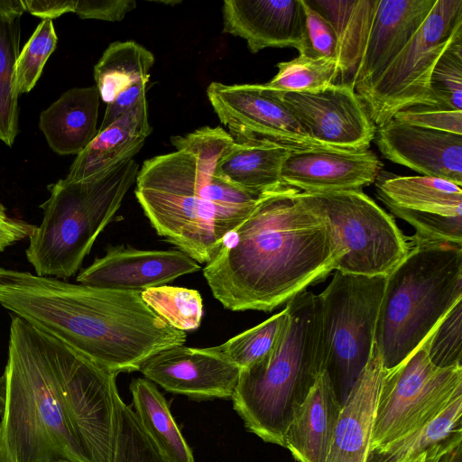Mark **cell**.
I'll return each instance as SVG.
<instances>
[{
	"instance_id": "cell-11",
	"label": "cell",
	"mask_w": 462,
	"mask_h": 462,
	"mask_svg": "<svg viewBox=\"0 0 462 462\" xmlns=\"http://www.w3.org/2000/svg\"><path fill=\"white\" fill-rule=\"evenodd\" d=\"M344 251L335 270L363 276H387L407 255L412 242L393 217L362 190L311 194Z\"/></svg>"
},
{
	"instance_id": "cell-46",
	"label": "cell",
	"mask_w": 462,
	"mask_h": 462,
	"mask_svg": "<svg viewBox=\"0 0 462 462\" xmlns=\"http://www.w3.org/2000/svg\"><path fill=\"white\" fill-rule=\"evenodd\" d=\"M25 12L22 0H0V14L7 17L21 16Z\"/></svg>"
},
{
	"instance_id": "cell-32",
	"label": "cell",
	"mask_w": 462,
	"mask_h": 462,
	"mask_svg": "<svg viewBox=\"0 0 462 462\" xmlns=\"http://www.w3.org/2000/svg\"><path fill=\"white\" fill-rule=\"evenodd\" d=\"M277 74L265 85L282 92H305L337 83L340 69L336 59H313L299 55L277 64Z\"/></svg>"
},
{
	"instance_id": "cell-5",
	"label": "cell",
	"mask_w": 462,
	"mask_h": 462,
	"mask_svg": "<svg viewBox=\"0 0 462 462\" xmlns=\"http://www.w3.org/2000/svg\"><path fill=\"white\" fill-rule=\"evenodd\" d=\"M287 318L271 352L240 369L233 407L246 430L284 448L293 414L324 371L319 294L303 291L287 304Z\"/></svg>"
},
{
	"instance_id": "cell-8",
	"label": "cell",
	"mask_w": 462,
	"mask_h": 462,
	"mask_svg": "<svg viewBox=\"0 0 462 462\" xmlns=\"http://www.w3.org/2000/svg\"><path fill=\"white\" fill-rule=\"evenodd\" d=\"M385 282L336 271L319 294L324 371L342 404L370 358Z\"/></svg>"
},
{
	"instance_id": "cell-23",
	"label": "cell",
	"mask_w": 462,
	"mask_h": 462,
	"mask_svg": "<svg viewBox=\"0 0 462 462\" xmlns=\"http://www.w3.org/2000/svg\"><path fill=\"white\" fill-rule=\"evenodd\" d=\"M100 95L96 86L73 88L40 115L39 126L60 155L79 154L97 135Z\"/></svg>"
},
{
	"instance_id": "cell-27",
	"label": "cell",
	"mask_w": 462,
	"mask_h": 462,
	"mask_svg": "<svg viewBox=\"0 0 462 462\" xmlns=\"http://www.w3.org/2000/svg\"><path fill=\"white\" fill-rule=\"evenodd\" d=\"M129 389L139 421L170 462H194L192 450L155 384L146 378H136Z\"/></svg>"
},
{
	"instance_id": "cell-2",
	"label": "cell",
	"mask_w": 462,
	"mask_h": 462,
	"mask_svg": "<svg viewBox=\"0 0 462 462\" xmlns=\"http://www.w3.org/2000/svg\"><path fill=\"white\" fill-rule=\"evenodd\" d=\"M343 255L316 199L284 185L262 194L203 275L225 309L269 312L326 279Z\"/></svg>"
},
{
	"instance_id": "cell-47",
	"label": "cell",
	"mask_w": 462,
	"mask_h": 462,
	"mask_svg": "<svg viewBox=\"0 0 462 462\" xmlns=\"http://www.w3.org/2000/svg\"><path fill=\"white\" fill-rule=\"evenodd\" d=\"M438 462H462V443L442 455Z\"/></svg>"
},
{
	"instance_id": "cell-31",
	"label": "cell",
	"mask_w": 462,
	"mask_h": 462,
	"mask_svg": "<svg viewBox=\"0 0 462 462\" xmlns=\"http://www.w3.org/2000/svg\"><path fill=\"white\" fill-rule=\"evenodd\" d=\"M140 293L143 301L173 328L186 332L200 326L203 302L197 290L162 285Z\"/></svg>"
},
{
	"instance_id": "cell-25",
	"label": "cell",
	"mask_w": 462,
	"mask_h": 462,
	"mask_svg": "<svg viewBox=\"0 0 462 462\" xmlns=\"http://www.w3.org/2000/svg\"><path fill=\"white\" fill-rule=\"evenodd\" d=\"M374 183L377 197L386 206L462 217L461 187L448 180L426 175L399 176L381 171Z\"/></svg>"
},
{
	"instance_id": "cell-20",
	"label": "cell",
	"mask_w": 462,
	"mask_h": 462,
	"mask_svg": "<svg viewBox=\"0 0 462 462\" xmlns=\"http://www.w3.org/2000/svg\"><path fill=\"white\" fill-rule=\"evenodd\" d=\"M385 372L374 343L366 365L342 405L327 462L365 461Z\"/></svg>"
},
{
	"instance_id": "cell-12",
	"label": "cell",
	"mask_w": 462,
	"mask_h": 462,
	"mask_svg": "<svg viewBox=\"0 0 462 462\" xmlns=\"http://www.w3.org/2000/svg\"><path fill=\"white\" fill-rule=\"evenodd\" d=\"M207 96L236 143L268 141L291 151L328 149L307 134L278 91L265 84L212 82Z\"/></svg>"
},
{
	"instance_id": "cell-4",
	"label": "cell",
	"mask_w": 462,
	"mask_h": 462,
	"mask_svg": "<svg viewBox=\"0 0 462 462\" xmlns=\"http://www.w3.org/2000/svg\"><path fill=\"white\" fill-rule=\"evenodd\" d=\"M234 142L220 126L172 136L176 151L146 160L135 179L136 199L152 226L199 263L217 254L262 196L215 174Z\"/></svg>"
},
{
	"instance_id": "cell-6",
	"label": "cell",
	"mask_w": 462,
	"mask_h": 462,
	"mask_svg": "<svg viewBox=\"0 0 462 462\" xmlns=\"http://www.w3.org/2000/svg\"><path fill=\"white\" fill-rule=\"evenodd\" d=\"M386 276L374 333L385 371L412 354L462 300V245L411 237Z\"/></svg>"
},
{
	"instance_id": "cell-45",
	"label": "cell",
	"mask_w": 462,
	"mask_h": 462,
	"mask_svg": "<svg viewBox=\"0 0 462 462\" xmlns=\"http://www.w3.org/2000/svg\"><path fill=\"white\" fill-rule=\"evenodd\" d=\"M459 443H462V435H458L445 441L439 442L429 448L408 462H438L442 455H444L446 452Z\"/></svg>"
},
{
	"instance_id": "cell-38",
	"label": "cell",
	"mask_w": 462,
	"mask_h": 462,
	"mask_svg": "<svg viewBox=\"0 0 462 462\" xmlns=\"http://www.w3.org/2000/svg\"><path fill=\"white\" fill-rule=\"evenodd\" d=\"M387 208L415 228L416 238L462 245V217L420 212L394 206Z\"/></svg>"
},
{
	"instance_id": "cell-26",
	"label": "cell",
	"mask_w": 462,
	"mask_h": 462,
	"mask_svg": "<svg viewBox=\"0 0 462 462\" xmlns=\"http://www.w3.org/2000/svg\"><path fill=\"white\" fill-rule=\"evenodd\" d=\"M379 0H306L333 26L337 42V83L353 79L372 27Z\"/></svg>"
},
{
	"instance_id": "cell-15",
	"label": "cell",
	"mask_w": 462,
	"mask_h": 462,
	"mask_svg": "<svg viewBox=\"0 0 462 462\" xmlns=\"http://www.w3.org/2000/svg\"><path fill=\"white\" fill-rule=\"evenodd\" d=\"M201 269L199 263L179 249H138L110 246L77 276V282L104 289L143 291L166 285Z\"/></svg>"
},
{
	"instance_id": "cell-44",
	"label": "cell",
	"mask_w": 462,
	"mask_h": 462,
	"mask_svg": "<svg viewBox=\"0 0 462 462\" xmlns=\"http://www.w3.org/2000/svg\"><path fill=\"white\" fill-rule=\"evenodd\" d=\"M76 0H27L23 1L25 12L43 19L58 18L73 13Z\"/></svg>"
},
{
	"instance_id": "cell-19",
	"label": "cell",
	"mask_w": 462,
	"mask_h": 462,
	"mask_svg": "<svg viewBox=\"0 0 462 462\" xmlns=\"http://www.w3.org/2000/svg\"><path fill=\"white\" fill-rule=\"evenodd\" d=\"M436 0H379L356 71V94L367 88L387 68L422 24Z\"/></svg>"
},
{
	"instance_id": "cell-1",
	"label": "cell",
	"mask_w": 462,
	"mask_h": 462,
	"mask_svg": "<svg viewBox=\"0 0 462 462\" xmlns=\"http://www.w3.org/2000/svg\"><path fill=\"white\" fill-rule=\"evenodd\" d=\"M0 462H113L117 374L11 314Z\"/></svg>"
},
{
	"instance_id": "cell-30",
	"label": "cell",
	"mask_w": 462,
	"mask_h": 462,
	"mask_svg": "<svg viewBox=\"0 0 462 462\" xmlns=\"http://www.w3.org/2000/svg\"><path fill=\"white\" fill-rule=\"evenodd\" d=\"M458 435H462V396L412 435L370 449L365 462H408L429 448Z\"/></svg>"
},
{
	"instance_id": "cell-18",
	"label": "cell",
	"mask_w": 462,
	"mask_h": 462,
	"mask_svg": "<svg viewBox=\"0 0 462 462\" xmlns=\"http://www.w3.org/2000/svg\"><path fill=\"white\" fill-rule=\"evenodd\" d=\"M224 32L241 37L252 53L265 48L300 46L305 32L302 0H226Z\"/></svg>"
},
{
	"instance_id": "cell-36",
	"label": "cell",
	"mask_w": 462,
	"mask_h": 462,
	"mask_svg": "<svg viewBox=\"0 0 462 462\" xmlns=\"http://www.w3.org/2000/svg\"><path fill=\"white\" fill-rule=\"evenodd\" d=\"M426 339L428 356L435 366H462V300L445 314Z\"/></svg>"
},
{
	"instance_id": "cell-24",
	"label": "cell",
	"mask_w": 462,
	"mask_h": 462,
	"mask_svg": "<svg viewBox=\"0 0 462 462\" xmlns=\"http://www.w3.org/2000/svg\"><path fill=\"white\" fill-rule=\"evenodd\" d=\"M291 151L268 141L234 142L218 159L214 172L236 188L262 195L284 186L281 170Z\"/></svg>"
},
{
	"instance_id": "cell-28",
	"label": "cell",
	"mask_w": 462,
	"mask_h": 462,
	"mask_svg": "<svg viewBox=\"0 0 462 462\" xmlns=\"http://www.w3.org/2000/svg\"><path fill=\"white\" fill-rule=\"evenodd\" d=\"M153 54L133 41L112 42L94 67L100 98L107 105L141 80L149 81Z\"/></svg>"
},
{
	"instance_id": "cell-22",
	"label": "cell",
	"mask_w": 462,
	"mask_h": 462,
	"mask_svg": "<svg viewBox=\"0 0 462 462\" xmlns=\"http://www.w3.org/2000/svg\"><path fill=\"white\" fill-rule=\"evenodd\" d=\"M323 371L295 411L284 435V448L298 462H327L342 409Z\"/></svg>"
},
{
	"instance_id": "cell-39",
	"label": "cell",
	"mask_w": 462,
	"mask_h": 462,
	"mask_svg": "<svg viewBox=\"0 0 462 462\" xmlns=\"http://www.w3.org/2000/svg\"><path fill=\"white\" fill-rule=\"evenodd\" d=\"M305 13V32L299 47V55L313 59H336L338 42L331 23L302 0Z\"/></svg>"
},
{
	"instance_id": "cell-49",
	"label": "cell",
	"mask_w": 462,
	"mask_h": 462,
	"mask_svg": "<svg viewBox=\"0 0 462 462\" xmlns=\"http://www.w3.org/2000/svg\"><path fill=\"white\" fill-rule=\"evenodd\" d=\"M60 462H68V461H60Z\"/></svg>"
},
{
	"instance_id": "cell-40",
	"label": "cell",
	"mask_w": 462,
	"mask_h": 462,
	"mask_svg": "<svg viewBox=\"0 0 462 462\" xmlns=\"http://www.w3.org/2000/svg\"><path fill=\"white\" fill-rule=\"evenodd\" d=\"M394 120L462 135V111L439 105H415L398 111Z\"/></svg>"
},
{
	"instance_id": "cell-7",
	"label": "cell",
	"mask_w": 462,
	"mask_h": 462,
	"mask_svg": "<svg viewBox=\"0 0 462 462\" xmlns=\"http://www.w3.org/2000/svg\"><path fill=\"white\" fill-rule=\"evenodd\" d=\"M138 171V163L132 159L100 178L60 179L49 187L50 197L40 206L43 217L30 235L25 250L35 274L65 280L79 270L119 209Z\"/></svg>"
},
{
	"instance_id": "cell-3",
	"label": "cell",
	"mask_w": 462,
	"mask_h": 462,
	"mask_svg": "<svg viewBox=\"0 0 462 462\" xmlns=\"http://www.w3.org/2000/svg\"><path fill=\"white\" fill-rule=\"evenodd\" d=\"M0 305L117 374L186 341L137 291L0 267Z\"/></svg>"
},
{
	"instance_id": "cell-13",
	"label": "cell",
	"mask_w": 462,
	"mask_h": 462,
	"mask_svg": "<svg viewBox=\"0 0 462 462\" xmlns=\"http://www.w3.org/2000/svg\"><path fill=\"white\" fill-rule=\"evenodd\" d=\"M278 93L318 143L337 150L369 149L376 125L352 85L336 83L315 91Z\"/></svg>"
},
{
	"instance_id": "cell-29",
	"label": "cell",
	"mask_w": 462,
	"mask_h": 462,
	"mask_svg": "<svg viewBox=\"0 0 462 462\" xmlns=\"http://www.w3.org/2000/svg\"><path fill=\"white\" fill-rule=\"evenodd\" d=\"M21 16L0 14V140L12 146L18 134L19 93L15 64L20 54Z\"/></svg>"
},
{
	"instance_id": "cell-43",
	"label": "cell",
	"mask_w": 462,
	"mask_h": 462,
	"mask_svg": "<svg viewBox=\"0 0 462 462\" xmlns=\"http://www.w3.org/2000/svg\"><path fill=\"white\" fill-rule=\"evenodd\" d=\"M35 226L23 220L10 217L5 208L0 203V252L29 237Z\"/></svg>"
},
{
	"instance_id": "cell-14",
	"label": "cell",
	"mask_w": 462,
	"mask_h": 462,
	"mask_svg": "<svg viewBox=\"0 0 462 462\" xmlns=\"http://www.w3.org/2000/svg\"><path fill=\"white\" fill-rule=\"evenodd\" d=\"M138 371L165 391L195 400L232 398L240 374V368L216 346L196 348L184 345L154 354L141 364Z\"/></svg>"
},
{
	"instance_id": "cell-21",
	"label": "cell",
	"mask_w": 462,
	"mask_h": 462,
	"mask_svg": "<svg viewBox=\"0 0 462 462\" xmlns=\"http://www.w3.org/2000/svg\"><path fill=\"white\" fill-rule=\"evenodd\" d=\"M152 131L148 118L146 97L112 125L99 130L72 162L67 181L100 178L134 159Z\"/></svg>"
},
{
	"instance_id": "cell-35",
	"label": "cell",
	"mask_w": 462,
	"mask_h": 462,
	"mask_svg": "<svg viewBox=\"0 0 462 462\" xmlns=\"http://www.w3.org/2000/svg\"><path fill=\"white\" fill-rule=\"evenodd\" d=\"M57 42L52 20H42L20 51L15 64V86L19 95L28 93L34 88Z\"/></svg>"
},
{
	"instance_id": "cell-42",
	"label": "cell",
	"mask_w": 462,
	"mask_h": 462,
	"mask_svg": "<svg viewBox=\"0 0 462 462\" xmlns=\"http://www.w3.org/2000/svg\"><path fill=\"white\" fill-rule=\"evenodd\" d=\"M147 83V80H141L134 83L120 93L112 103L107 104L98 131L112 125L115 121L133 109L142 98L145 97Z\"/></svg>"
},
{
	"instance_id": "cell-9",
	"label": "cell",
	"mask_w": 462,
	"mask_h": 462,
	"mask_svg": "<svg viewBox=\"0 0 462 462\" xmlns=\"http://www.w3.org/2000/svg\"><path fill=\"white\" fill-rule=\"evenodd\" d=\"M459 37H462V0H436L402 50L358 94L376 126L409 106L437 105L430 91V77L439 59Z\"/></svg>"
},
{
	"instance_id": "cell-41",
	"label": "cell",
	"mask_w": 462,
	"mask_h": 462,
	"mask_svg": "<svg viewBox=\"0 0 462 462\" xmlns=\"http://www.w3.org/2000/svg\"><path fill=\"white\" fill-rule=\"evenodd\" d=\"M135 6L133 0H76L73 13L81 19L120 22Z\"/></svg>"
},
{
	"instance_id": "cell-34",
	"label": "cell",
	"mask_w": 462,
	"mask_h": 462,
	"mask_svg": "<svg viewBox=\"0 0 462 462\" xmlns=\"http://www.w3.org/2000/svg\"><path fill=\"white\" fill-rule=\"evenodd\" d=\"M287 309L274 314L259 325L249 328L216 348L240 369L266 356L273 348L287 318Z\"/></svg>"
},
{
	"instance_id": "cell-16",
	"label": "cell",
	"mask_w": 462,
	"mask_h": 462,
	"mask_svg": "<svg viewBox=\"0 0 462 462\" xmlns=\"http://www.w3.org/2000/svg\"><path fill=\"white\" fill-rule=\"evenodd\" d=\"M383 164L372 151L311 149L291 151L282 182L308 194L362 190L373 184Z\"/></svg>"
},
{
	"instance_id": "cell-10",
	"label": "cell",
	"mask_w": 462,
	"mask_h": 462,
	"mask_svg": "<svg viewBox=\"0 0 462 462\" xmlns=\"http://www.w3.org/2000/svg\"><path fill=\"white\" fill-rule=\"evenodd\" d=\"M461 396L462 366H435L425 339L404 361L385 372L369 450L412 435Z\"/></svg>"
},
{
	"instance_id": "cell-48",
	"label": "cell",
	"mask_w": 462,
	"mask_h": 462,
	"mask_svg": "<svg viewBox=\"0 0 462 462\" xmlns=\"http://www.w3.org/2000/svg\"><path fill=\"white\" fill-rule=\"evenodd\" d=\"M6 402V383L5 376H0V416L3 415Z\"/></svg>"
},
{
	"instance_id": "cell-37",
	"label": "cell",
	"mask_w": 462,
	"mask_h": 462,
	"mask_svg": "<svg viewBox=\"0 0 462 462\" xmlns=\"http://www.w3.org/2000/svg\"><path fill=\"white\" fill-rule=\"evenodd\" d=\"M430 91L437 105L462 111V37L455 40L436 63Z\"/></svg>"
},
{
	"instance_id": "cell-17",
	"label": "cell",
	"mask_w": 462,
	"mask_h": 462,
	"mask_svg": "<svg viewBox=\"0 0 462 462\" xmlns=\"http://www.w3.org/2000/svg\"><path fill=\"white\" fill-rule=\"evenodd\" d=\"M374 141L387 160L461 187L462 135L392 118L376 126Z\"/></svg>"
},
{
	"instance_id": "cell-33",
	"label": "cell",
	"mask_w": 462,
	"mask_h": 462,
	"mask_svg": "<svg viewBox=\"0 0 462 462\" xmlns=\"http://www.w3.org/2000/svg\"><path fill=\"white\" fill-rule=\"evenodd\" d=\"M116 445L113 462H170L145 431L134 410L115 393Z\"/></svg>"
}]
</instances>
